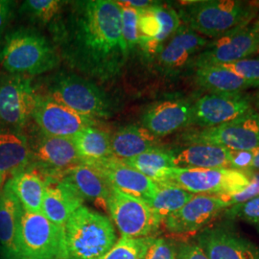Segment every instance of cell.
Instances as JSON below:
<instances>
[{"mask_svg": "<svg viewBox=\"0 0 259 259\" xmlns=\"http://www.w3.org/2000/svg\"><path fill=\"white\" fill-rule=\"evenodd\" d=\"M255 151H232V168L244 171L250 168Z\"/></svg>", "mask_w": 259, "mask_h": 259, "instance_id": "cell-40", "label": "cell"}, {"mask_svg": "<svg viewBox=\"0 0 259 259\" xmlns=\"http://www.w3.org/2000/svg\"><path fill=\"white\" fill-rule=\"evenodd\" d=\"M219 66L232 71L243 80L251 83L252 87H259V59L247 58Z\"/></svg>", "mask_w": 259, "mask_h": 259, "instance_id": "cell-35", "label": "cell"}, {"mask_svg": "<svg viewBox=\"0 0 259 259\" xmlns=\"http://www.w3.org/2000/svg\"><path fill=\"white\" fill-rule=\"evenodd\" d=\"M60 58L38 31L20 27L8 32L0 47V65L10 74L36 76L54 70Z\"/></svg>", "mask_w": 259, "mask_h": 259, "instance_id": "cell-2", "label": "cell"}, {"mask_svg": "<svg viewBox=\"0 0 259 259\" xmlns=\"http://www.w3.org/2000/svg\"><path fill=\"white\" fill-rule=\"evenodd\" d=\"M124 4L128 5L130 7H133L135 9L141 10L147 8L149 6L153 5L154 1H122Z\"/></svg>", "mask_w": 259, "mask_h": 259, "instance_id": "cell-42", "label": "cell"}, {"mask_svg": "<svg viewBox=\"0 0 259 259\" xmlns=\"http://www.w3.org/2000/svg\"><path fill=\"white\" fill-rule=\"evenodd\" d=\"M32 159L47 171V176H55L82 163L71 139L42 136L31 147Z\"/></svg>", "mask_w": 259, "mask_h": 259, "instance_id": "cell-21", "label": "cell"}, {"mask_svg": "<svg viewBox=\"0 0 259 259\" xmlns=\"http://www.w3.org/2000/svg\"><path fill=\"white\" fill-rule=\"evenodd\" d=\"M193 103L172 98L155 103L141 116L142 127L160 139L192 124Z\"/></svg>", "mask_w": 259, "mask_h": 259, "instance_id": "cell-18", "label": "cell"}, {"mask_svg": "<svg viewBox=\"0 0 259 259\" xmlns=\"http://www.w3.org/2000/svg\"><path fill=\"white\" fill-rule=\"evenodd\" d=\"M195 80L210 93H241L252 87L251 83L219 65L195 68Z\"/></svg>", "mask_w": 259, "mask_h": 259, "instance_id": "cell-28", "label": "cell"}, {"mask_svg": "<svg viewBox=\"0 0 259 259\" xmlns=\"http://www.w3.org/2000/svg\"><path fill=\"white\" fill-rule=\"evenodd\" d=\"M118 240L111 220L81 206L65 227V259H103Z\"/></svg>", "mask_w": 259, "mask_h": 259, "instance_id": "cell-4", "label": "cell"}, {"mask_svg": "<svg viewBox=\"0 0 259 259\" xmlns=\"http://www.w3.org/2000/svg\"><path fill=\"white\" fill-rule=\"evenodd\" d=\"M259 196V174L252 175L250 178V185L241 192L236 194L231 195L228 197H222L231 206L235 204H242L249 201L252 198Z\"/></svg>", "mask_w": 259, "mask_h": 259, "instance_id": "cell-38", "label": "cell"}, {"mask_svg": "<svg viewBox=\"0 0 259 259\" xmlns=\"http://www.w3.org/2000/svg\"><path fill=\"white\" fill-rule=\"evenodd\" d=\"M31 160L27 138L19 131L0 129V186L7 177L27 168Z\"/></svg>", "mask_w": 259, "mask_h": 259, "instance_id": "cell-24", "label": "cell"}, {"mask_svg": "<svg viewBox=\"0 0 259 259\" xmlns=\"http://www.w3.org/2000/svg\"><path fill=\"white\" fill-rule=\"evenodd\" d=\"M144 259H177V250L164 238H156L150 246Z\"/></svg>", "mask_w": 259, "mask_h": 259, "instance_id": "cell-37", "label": "cell"}, {"mask_svg": "<svg viewBox=\"0 0 259 259\" xmlns=\"http://www.w3.org/2000/svg\"><path fill=\"white\" fill-rule=\"evenodd\" d=\"M65 18L52 27L61 56L85 78L109 82L119 77L129 54L117 1L69 2Z\"/></svg>", "mask_w": 259, "mask_h": 259, "instance_id": "cell-1", "label": "cell"}, {"mask_svg": "<svg viewBox=\"0 0 259 259\" xmlns=\"http://www.w3.org/2000/svg\"><path fill=\"white\" fill-rule=\"evenodd\" d=\"M177 185L198 195L228 197L244 190L250 185V177L242 170L232 168L168 169L162 182Z\"/></svg>", "mask_w": 259, "mask_h": 259, "instance_id": "cell-6", "label": "cell"}, {"mask_svg": "<svg viewBox=\"0 0 259 259\" xmlns=\"http://www.w3.org/2000/svg\"><path fill=\"white\" fill-rule=\"evenodd\" d=\"M257 107H258V109H259V96H258V99H257Z\"/></svg>", "mask_w": 259, "mask_h": 259, "instance_id": "cell-45", "label": "cell"}, {"mask_svg": "<svg viewBox=\"0 0 259 259\" xmlns=\"http://www.w3.org/2000/svg\"><path fill=\"white\" fill-rule=\"evenodd\" d=\"M11 190L18 198L23 210L42 213L46 179L33 169H23L10 178L7 182Z\"/></svg>", "mask_w": 259, "mask_h": 259, "instance_id": "cell-27", "label": "cell"}, {"mask_svg": "<svg viewBox=\"0 0 259 259\" xmlns=\"http://www.w3.org/2000/svg\"><path fill=\"white\" fill-rule=\"evenodd\" d=\"M102 175L112 188L148 203L157 191L156 182L114 157L84 163Z\"/></svg>", "mask_w": 259, "mask_h": 259, "instance_id": "cell-17", "label": "cell"}, {"mask_svg": "<svg viewBox=\"0 0 259 259\" xmlns=\"http://www.w3.org/2000/svg\"><path fill=\"white\" fill-rule=\"evenodd\" d=\"M107 206L121 237H151L162 224L147 203L112 187Z\"/></svg>", "mask_w": 259, "mask_h": 259, "instance_id": "cell-9", "label": "cell"}, {"mask_svg": "<svg viewBox=\"0 0 259 259\" xmlns=\"http://www.w3.org/2000/svg\"><path fill=\"white\" fill-rule=\"evenodd\" d=\"M38 96L30 77L5 76L0 79V129L21 131L32 119Z\"/></svg>", "mask_w": 259, "mask_h": 259, "instance_id": "cell-10", "label": "cell"}, {"mask_svg": "<svg viewBox=\"0 0 259 259\" xmlns=\"http://www.w3.org/2000/svg\"><path fill=\"white\" fill-rule=\"evenodd\" d=\"M173 164L177 168L213 169L232 168V151L220 146L191 143L171 150Z\"/></svg>", "mask_w": 259, "mask_h": 259, "instance_id": "cell-22", "label": "cell"}, {"mask_svg": "<svg viewBox=\"0 0 259 259\" xmlns=\"http://www.w3.org/2000/svg\"><path fill=\"white\" fill-rule=\"evenodd\" d=\"M62 178L74 188L83 201H91L106 211L108 210L107 203L111 186L97 170L88 164L80 163L67 169Z\"/></svg>", "mask_w": 259, "mask_h": 259, "instance_id": "cell-23", "label": "cell"}, {"mask_svg": "<svg viewBox=\"0 0 259 259\" xmlns=\"http://www.w3.org/2000/svg\"><path fill=\"white\" fill-rule=\"evenodd\" d=\"M68 2L60 0H26L19 8V14L40 25L52 27L62 18L63 9Z\"/></svg>", "mask_w": 259, "mask_h": 259, "instance_id": "cell-32", "label": "cell"}, {"mask_svg": "<svg viewBox=\"0 0 259 259\" xmlns=\"http://www.w3.org/2000/svg\"><path fill=\"white\" fill-rule=\"evenodd\" d=\"M45 179L42 214L60 229L65 230L70 216L83 206L84 201L63 178L47 176Z\"/></svg>", "mask_w": 259, "mask_h": 259, "instance_id": "cell-20", "label": "cell"}, {"mask_svg": "<svg viewBox=\"0 0 259 259\" xmlns=\"http://www.w3.org/2000/svg\"><path fill=\"white\" fill-rule=\"evenodd\" d=\"M16 7V1L0 0V38L5 33L11 20L14 18Z\"/></svg>", "mask_w": 259, "mask_h": 259, "instance_id": "cell-39", "label": "cell"}, {"mask_svg": "<svg viewBox=\"0 0 259 259\" xmlns=\"http://www.w3.org/2000/svg\"><path fill=\"white\" fill-rule=\"evenodd\" d=\"M17 259H65V230L42 213L22 209L17 234Z\"/></svg>", "mask_w": 259, "mask_h": 259, "instance_id": "cell-7", "label": "cell"}, {"mask_svg": "<svg viewBox=\"0 0 259 259\" xmlns=\"http://www.w3.org/2000/svg\"><path fill=\"white\" fill-rule=\"evenodd\" d=\"M198 245L209 259H259V248L226 227L205 228Z\"/></svg>", "mask_w": 259, "mask_h": 259, "instance_id": "cell-19", "label": "cell"}, {"mask_svg": "<svg viewBox=\"0 0 259 259\" xmlns=\"http://www.w3.org/2000/svg\"><path fill=\"white\" fill-rule=\"evenodd\" d=\"M259 52V29L254 24L233 30L208 41L191 66H217L237 62Z\"/></svg>", "mask_w": 259, "mask_h": 259, "instance_id": "cell-11", "label": "cell"}, {"mask_svg": "<svg viewBox=\"0 0 259 259\" xmlns=\"http://www.w3.org/2000/svg\"><path fill=\"white\" fill-rule=\"evenodd\" d=\"M156 183L162 182L167 170L174 167L171 150L156 147L138 157L121 160Z\"/></svg>", "mask_w": 259, "mask_h": 259, "instance_id": "cell-31", "label": "cell"}, {"mask_svg": "<svg viewBox=\"0 0 259 259\" xmlns=\"http://www.w3.org/2000/svg\"><path fill=\"white\" fill-rule=\"evenodd\" d=\"M177 259H209L198 244H184L177 251Z\"/></svg>", "mask_w": 259, "mask_h": 259, "instance_id": "cell-41", "label": "cell"}, {"mask_svg": "<svg viewBox=\"0 0 259 259\" xmlns=\"http://www.w3.org/2000/svg\"><path fill=\"white\" fill-rule=\"evenodd\" d=\"M186 144L205 143L230 151L259 149V113L250 109L234 120L220 126L191 130L184 134Z\"/></svg>", "mask_w": 259, "mask_h": 259, "instance_id": "cell-8", "label": "cell"}, {"mask_svg": "<svg viewBox=\"0 0 259 259\" xmlns=\"http://www.w3.org/2000/svg\"><path fill=\"white\" fill-rule=\"evenodd\" d=\"M121 7L122 36L129 56L139 47V10L117 1Z\"/></svg>", "mask_w": 259, "mask_h": 259, "instance_id": "cell-34", "label": "cell"}, {"mask_svg": "<svg viewBox=\"0 0 259 259\" xmlns=\"http://www.w3.org/2000/svg\"><path fill=\"white\" fill-rule=\"evenodd\" d=\"M250 168L259 170V149H257L255 151V153H254V157H253V159H252V163L250 165Z\"/></svg>", "mask_w": 259, "mask_h": 259, "instance_id": "cell-43", "label": "cell"}, {"mask_svg": "<svg viewBox=\"0 0 259 259\" xmlns=\"http://www.w3.org/2000/svg\"><path fill=\"white\" fill-rule=\"evenodd\" d=\"M32 119L45 136L64 139H72L80 131L96 124L49 96H38Z\"/></svg>", "mask_w": 259, "mask_h": 259, "instance_id": "cell-15", "label": "cell"}, {"mask_svg": "<svg viewBox=\"0 0 259 259\" xmlns=\"http://www.w3.org/2000/svg\"><path fill=\"white\" fill-rule=\"evenodd\" d=\"M255 25H256V26H257V28H258V29H259V19H258V20H257V22H256V23H255Z\"/></svg>", "mask_w": 259, "mask_h": 259, "instance_id": "cell-44", "label": "cell"}, {"mask_svg": "<svg viewBox=\"0 0 259 259\" xmlns=\"http://www.w3.org/2000/svg\"><path fill=\"white\" fill-rule=\"evenodd\" d=\"M48 96L90 119H106L112 115L114 104L110 95L85 77L60 72L47 83Z\"/></svg>", "mask_w": 259, "mask_h": 259, "instance_id": "cell-5", "label": "cell"}, {"mask_svg": "<svg viewBox=\"0 0 259 259\" xmlns=\"http://www.w3.org/2000/svg\"><path fill=\"white\" fill-rule=\"evenodd\" d=\"M251 109L249 96L242 93H208L192 106V124L203 129L234 120Z\"/></svg>", "mask_w": 259, "mask_h": 259, "instance_id": "cell-13", "label": "cell"}, {"mask_svg": "<svg viewBox=\"0 0 259 259\" xmlns=\"http://www.w3.org/2000/svg\"><path fill=\"white\" fill-rule=\"evenodd\" d=\"M82 163H89L112 157L111 136L95 126L87 127L72 138Z\"/></svg>", "mask_w": 259, "mask_h": 259, "instance_id": "cell-29", "label": "cell"}, {"mask_svg": "<svg viewBox=\"0 0 259 259\" xmlns=\"http://www.w3.org/2000/svg\"><path fill=\"white\" fill-rule=\"evenodd\" d=\"M227 214L259 228V196L245 203L232 205L227 210Z\"/></svg>", "mask_w": 259, "mask_h": 259, "instance_id": "cell-36", "label": "cell"}, {"mask_svg": "<svg viewBox=\"0 0 259 259\" xmlns=\"http://www.w3.org/2000/svg\"><path fill=\"white\" fill-rule=\"evenodd\" d=\"M180 26V15L169 5L155 2L139 10V48L148 57L157 56Z\"/></svg>", "mask_w": 259, "mask_h": 259, "instance_id": "cell-12", "label": "cell"}, {"mask_svg": "<svg viewBox=\"0 0 259 259\" xmlns=\"http://www.w3.org/2000/svg\"><path fill=\"white\" fill-rule=\"evenodd\" d=\"M157 191L147 204L161 223L181 209L194 196L172 184L157 183Z\"/></svg>", "mask_w": 259, "mask_h": 259, "instance_id": "cell-30", "label": "cell"}, {"mask_svg": "<svg viewBox=\"0 0 259 259\" xmlns=\"http://www.w3.org/2000/svg\"><path fill=\"white\" fill-rule=\"evenodd\" d=\"M231 207L222 197L194 195L193 198L162 222L167 232L185 235L204 230L224 209Z\"/></svg>", "mask_w": 259, "mask_h": 259, "instance_id": "cell-14", "label": "cell"}, {"mask_svg": "<svg viewBox=\"0 0 259 259\" xmlns=\"http://www.w3.org/2000/svg\"><path fill=\"white\" fill-rule=\"evenodd\" d=\"M208 40L186 25H181L157 54V68L165 75H176L192 65Z\"/></svg>", "mask_w": 259, "mask_h": 259, "instance_id": "cell-16", "label": "cell"}, {"mask_svg": "<svg viewBox=\"0 0 259 259\" xmlns=\"http://www.w3.org/2000/svg\"><path fill=\"white\" fill-rule=\"evenodd\" d=\"M155 236L143 238L120 237L103 259H144Z\"/></svg>", "mask_w": 259, "mask_h": 259, "instance_id": "cell-33", "label": "cell"}, {"mask_svg": "<svg viewBox=\"0 0 259 259\" xmlns=\"http://www.w3.org/2000/svg\"><path fill=\"white\" fill-rule=\"evenodd\" d=\"M257 9L250 2L238 0H202L184 4L180 18L197 34L206 37H222L233 30L249 25Z\"/></svg>", "mask_w": 259, "mask_h": 259, "instance_id": "cell-3", "label": "cell"}, {"mask_svg": "<svg viewBox=\"0 0 259 259\" xmlns=\"http://www.w3.org/2000/svg\"><path fill=\"white\" fill-rule=\"evenodd\" d=\"M158 139L139 125H128L111 136V156L125 160L158 147Z\"/></svg>", "mask_w": 259, "mask_h": 259, "instance_id": "cell-26", "label": "cell"}, {"mask_svg": "<svg viewBox=\"0 0 259 259\" xmlns=\"http://www.w3.org/2000/svg\"><path fill=\"white\" fill-rule=\"evenodd\" d=\"M22 209L6 182L0 188V247L6 259H17V234Z\"/></svg>", "mask_w": 259, "mask_h": 259, "instance_id": "cell-25", "label": "cell"}]
</instances>
